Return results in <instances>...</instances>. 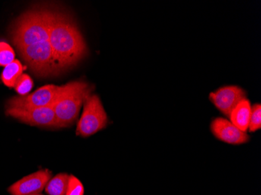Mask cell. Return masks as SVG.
I'll list each match as a JSON object with an SVG mask.
<instances>
[{
  "label": "cell",
  "mask_w": 261,
  "mask_h": 195,
  "mask_svg": "<svg viewBox=\"0 0 261 195\" xmlns=\"http://www.w3.org/2000/svg\"><path fill=\"white\" fill-rule=\"evenodd\" d=\"M51 9L29 10L15 20L10 31L12 42L35 75L46 77L61 73L49 42Z\"/></svg>",
  "instance_id": "6da1fadb"
},
{
  "label": "cell",
  "mask_w": 261,
  "mask_h": 195,
  "mask_svg": "<svg viewBox=\"0 0 261 195\" xmlns=\"http://www.w3.org/2000/svg\"><path fill=\"white\" fill-rule=\"evenodd\" d=\"M49 42L60 72L75 66L87 53V47L68 14L51 10Z\"/></svg>",
  "instance_id": "7a4b0ae2"
},
{
  "label": "cell",
  "mask_w": 261,
  "mask_h": 195,
  "mask_svg": "<svg viewBox=\"0 0 261 195\" xmlns=\"http://www.w3.org/2000/svg\"><path fill=\"white\" fill-rule=\"evenodd\" d=\"M92 88L83 80L70 82L61 86V92L54 105V112L62 128L77 120L82 104L91 95Z\"/></svg>",
  "instance_id": "3957f363"
},
{
  "label": "cell",
  "mask_w": 261,
  "mask_h": 195,
  "mask_svg": "<svg viewBox=\"0 0 261 195\" xmlns=\"http://www.w3.org/2000/svg\"><path fill=\"white\" fill-rule=\"evenodd\" d=\"M108 123V115L99 97L90 95L85 101L83 112L77 122L76 133L81 137H89L105 128Z\"/></svg>",
  "instance_id": "277c9868"
},
{
  "label": "cell",
  "mask_w": 261,
  "mask_h": 195,
  "mask_svg": "<svg viewBox=\"0 0 261 195\" xmlns=\"http://www.w3.org/2000/svg\"><path fill=\"white\" fill-rule=\"evenodd\" d=\"M6 114L34 127L62 128L56 117L54 105L39 108H7Z\"/></svg>",
  "instance_id": "5b68a950"
},
{
  "label": "cell",
  "mask_w": 261,
  "mask_h": 195,
  "mask_svg": "<svg viewBox=\"0 0 261 195\" xmlns=\"http://www.w3.org/2000/svg\"><path fill=\"white\" fill-rule=\"evenodd\" d=\"M61 92V86L45 85L24 96H15L9 99L7 108H39L54 105Z\"/></svg>",
  "instance_id": "8992f818"
},
{
  "label": "cell",
  "mask_w": 261,
  "mask_h": 195,
  "mask_svg": "<svg viewBox=\"0 0 261 195\" xmlns=\"http://www.w3.org/2000/svg\"><path fill=\"white\" fill-rule=\"evenodd\" d=\"M52 178V172L49 170H39L26 176L12 184L8 188L11 195H32L40 193L45 189L47 183Z\"/></svg>",
  "instance_id": "52a82bcc"
},
{
  "label": "cell",
  "mask_w": 261,
  "mask_h": 195,
  "mask_svg": "<svg viewBox=\"0 0 261 195\" xmlns=\"http://www.w3.org/2000/svg\"><path fill=\"white\" fill-rule=\"evenodd\" d=\"M246 99V92L238 86L221 88L210 95V99L220 112L229 117L233 109Z\"/></svg>",
  "instance_id": "ba28073f"
},
{
  "label": "cell",
  "mask_w": 261,
  "mask_h": 195,
  "mask_svg": "<svg viewBox=\"0 0 261 195\" xmlns=\"http://www.w3.org/2000/svg\"><path fill=\"white\" fill-rule=\"evenodd\" d=\"M211 130L218 140L229 145H243L250 141L246 132L242 131L227 119H215L211 123Z\"/></svg>",
  "instance_id": "9c48e42d"
},
{
  "label": "cell",
  "mask_w": 261,
  "mask_h": 195,
  "mask_svg": "<svg viewBox=\"0 0 261 195\" xmlns=\"http://www.w3.org/2000/svg\"><path fill=\"white\" fill-rule=\"evenodd\" d=\"M251 108L250 101L246 99H243L230 114V121L242 131H247L250 124Z\"/></svg>",
  "instance_id": "30bf717a"
},
{
  "label": "cell",
  "mask_w": 261,
  "mask_h": 195,
  "mask_svg": "<svg viewBox=\"0 0 261 195\" xmlns=\"http://www.w3.org/2000/svg\"><path fill=\"white\" fill-rule=\"evenodd\" d=\"M68 175L65 173L57 174L52 177L45 186V193L48 195H65L69 181Z\"/></svg>",
  "instance_id": "8fae6325"
},
{
  "label": "cell",
  "mask_w": 261,
  "mask_h": 195,
  "mask_svg": "<svg viewBox=\"0 0 261 195\" xmlns=\"http://www.w3.org/2000/svg\"><path fill=\"white\" fill-rule=\"evenodd\" d=\"M23 70L21 63L18 60H15L14 62L4 67L1 80L7 87L13 88L18 77L23 74Z\"/></svg>",
  "instance_id": "7c38bea8"
},
{
  "label": "cell",
  "mask_w": 261,
  "mask_h": 195,
  "mask_svg": "<svg viewBox=\"0 0 261 195\" xmlns=\"http://www.w3.org/2000/svg\"><path fill=\"white\" fill-rule=\"evenodd\" d=\"M33 80L30 76L22 74L15 82L14 88L20 96L27 95L33 88Z\"/></svg>",
  "instance_id": "4fadbf2b"
},
{
  "label": "cell",
  "mask_w": 261,
  "mask_h": 195,
  "mask_svg": "<svg viewBox=\"0 0 261 195\" xmlns=\"http://www.w3.org/2000/svg\"><path fill=\"white\" fill-rule=\"evenodd\" d=\"M15 60V52L7 42H0V67H6Z\"/></svg>",
  "instance_id": "5bb4252c"
},
{
  "label": "cell",
  "mask_w": 261,
  "mask_h": 195,
  "mask_svg": "<svg viewBox=\"0 0 261 195\" xmlns=\"http://www.w3.org/2000/svg\"><path fill=\"white\" fill-rule=\"evenodd\" d=\"M261 128V105L260 104H255L251 108L250 124L248 130L249 131L256 132Z\"/></svg>",
  "instance_id": "9a60e30c"
},
{
  "label": "cell",
  "mask_w": 261,
  "mask_h": 195,
  "mask_svg": "<svg viewBox=\"0 0 261 195\" xmlns=\"http://www.w3.org/2000/svg\"><path fill=\"white\" fill-rule=\"evenodd\" d=\"M84 186L82 182L74 176L70 175L65 195H84Z\"/></svg>",
  "instance_id": "2e32d148"
},
{
  "label": "cell",
  "mask_w": 261,
  "mask_h": 195,
  "mask_svg": "<svg viewBox=\"0 0 261 195\" xmlns=\"http://www.w3.org/2000/svg\"><path fill=\"white\" fill-rule=\"evenodd\" d=\"M32 195H42V194H41V193H35V194H32Z\"/></svg>",
  "instance_id": "e0dca14e"
}]
</instances>
